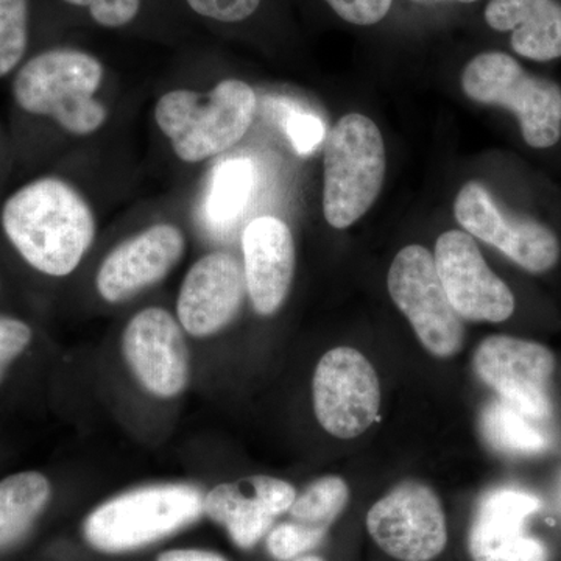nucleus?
I'll return each instance as SVG.
<instances>
[{
	"label": "nucleus",
	"mask_w": 561,
	"mask_h": 561,
	"mask_svg": "<svg viewBox=\"0 0 561 561\" xmlns=\"http://www.w3.org/2000/svg\"><path fill=\"white\" fill-rule=\"evenodd\" d=\"M0 227L33 271L62 278L79 267L95 238L91 206L57 176H41L13 192L0 208Z\"/></svg>",
	"instance_id": "1"
},
{
	"label": "nucleus",
	"mask_w": 561,
	"mask_h": 561,
	"mask_svg": "<svg viewBox=\"0 0 561 561\" xmlns=\"http://www.w3.org/2000/svg\"><path fill=\"white\" fill-rule=\"evenodd\" d=\"M105 69L90 51L50 47L33 55L14 72L11 95L27 116L49 119L69 135L101 130L108 110L95 99Z\"/></svg>",
	"instance_id": "2"
},
{
	"label": "nucleus",
	"mask_w": 561,
	"mask_h": 561,
	"mask_svg": "<svg viewBox=\"0 0 561 561\" xmlns=\"http://www.w3.org/2000/svg\"><path fill=\"white\" fill-rule=\"evenodd\" d=\"M253 88L221 80L208 94L173 90L158 99L154 119L181 161L202 162L241 142L256 113Z\"/></svg>",
	"instance_id": "3"
},
{
	"label": "nucleus",
	"mask_w": 561,
	"mask_h": 561,
	"mask_svg": "<svg viewBox=\"0 0 561 561\" xmlns=\"http://www.w3.org/2000/svg\"><path fill=\"white\" fill-rule=\"evenodd\" d=\"M386 146L378 125L359 113L343 116L328 135L323 161V214L345 230L370 210L386 180Z\"/></svg>",
	"instance_id": "4"
},
{
	"label": "nucleus",
	"mask_w": 561,
	"mask_h": 561,
	"mask_svg": "<svg viewBox=\"0 0 561 561\" xmlns=\"http://www.w3.org/2000/svg\"><path fill=\"white\" fill-rule=\"evenodd\" d=\"M203 500L201 490L184 483L128 491L88 516L84 537L98 551H135L197 522Z\"/></svg>",
	"instance_id": "5"
},
{
	"label": "nucleus",
	"mask_w": 561,
	"mask_h": 561,
	"mask_svg": "<svg viewBox=\"0 0 561 561\" xmlns=\"http://www.w3.org/2000/svg\"><path fill=\"white\" fill-rule=\"evenodd\" d=\"M461 90L472 102L515 113L523 138L534 149H549L561 138V88L531 76L504 51H483L461 72Z\"/></svg>",
	"instance_id": "6"
},
{
	"label": "nucleus",
	"mask_w": 561,
	"mask_h": 561,
	"mask_svg": "<svg viewBox=\"0 0 561 561\" xmlns=\"http://www.w3.org/2000/svg\"><path fill=\"white\" fill-rule=\"evenodd\" d=\"M387 286L391 300L411 321L424 348L437 357L459 353L465 341L463 321L453 308L434 254L426 247L402 249L391 262Z\"/></svg>",
	"instance_id": "7"
},
{
	"label": "nucleus",
	"mask_w": 561,
	"mask_h": 561,
	"mask_svg": "<svg viewBox=\"0 0 561 561\" xmlns=\"http://www.w3.org/2000/svg\"><path fill=\"white\" fill-rule=\"evenodd\" d=\"M454 216L465 232L502 251L527 272L551 271L560 260V242L551 228L504 208L478 181L460 187Z\"/></svg>",
	"instance_id": "8"
},
{
	"label": "nucleus",
	"mask_w": 561,
	"mask_h": 561,
	"mask_svg": "<svg viewBox=\"0 0 561 561\" xmlns=\"http://www.w3.org/2000/svg\"><path fill=\"white\" fill-rule=\"evenodd\" d=\"M312 391L317 420L334 437H359L378 419V375L357 350L339 346L328 351L317 365Z\"/></svg>",
	"instance_id": "9"
},
{
	"label": "nucleus",
	"mask_w": 561,
	"mask_h": 561,
	"mask_svg": "<svg viewBox=\"0 0 561 561\" xmlns=\"http://www.w3.org/2000/svg\"><path fill=\"white\" fill-rule=\"evenodd\" d=\"M367 529L383 552L400 561H431L448 542L440 497L423 482L405 481L376 502Z\"/></svg>",
	"instance_id": "10"
},
{
	"label": "nucleus",
	"mask_w": 561,
	"mask_h": 561,
	"mask_svg": "<svg viewBox=\"0 0 561 561\" xmlns=\"http://www.w3.org/2000/svg\"><path fill=\"white\" fill-rule=\"evenodd\" d=\"M472 365L501 400L534 419H551L556 356L548 346L511 335H491L476 350Z\"/></svg>",
	"instance_id": "11"
},
{
	"label": "nucleus",
	"mask_w": 561,
	"mask_h": 561,
	"mask_svg": "<svg viewBox=\"0 0 561 561\" xmlns=\"http://www.w3.org/2000/svg\"><path fill=\"white\" fill-rule=\"evenodd\" d=\"M435 267L453 308L461 319L500 323L511 319L515 297L483 260L468 232H443L435 243Z\"/></svg>",
	"instance_id": "12"
},
{
	"label": "nucleus",
	"mask_w": 561,
	"mask_h": 561,
	"mask_svg": "<svg viewBox=\"0 0 561 561\" xmlns=\"http://www.w3.org/2000/svg\"><path fill=\"white\" fill-rule=\"evenodd\" d=\"M128 367L150 393L172 398L190 381V354L175 319L161 308H147L130 320L122 337Z\"/></svg>",
	"instance_id": "13"
},
{
	"label": "nucleus",
	"mask_w": 561,
	"mask_h": 561,
	"mask_svg": "<svg viewBox=\"0 0 561 561\" xmlns=\"http://www.w3.org/2000/svg\"><path fill=\"white\" fill-rule=\"evenodd\" d=\"M245 271L227 251H213L192 265L183 280L176 312L195 337L216 334L236 319L247 294Z\"/></svg>",
	"instance_id": "14"
},
{
	"label": "nucleus",
	"mask_w": 561,
	"mask_h": 561,
	"mask_svg": "<svg viewBox=\"0 0 561 561\" xmlns=\"http://www.w3.org/2000/svg\"><path fill=\"white\" fill-rule=\"evenodd\" d=\"M186 241L175 225L147 228L111 251L99 268V294L108 302L130 300L147 287L160 283L179 264Z\"/></svg>",
	"instance_id": "15"
},
{
	"label": "nucleus",
	"mask_w": 561,
	"mask_h": 561,
	"mask_svg": "<svg viewBox=\"0 0 561 561\" xmlns=\"http://www.w3.org/2000/svg\"><path fill=\"white\" fill-rule=\"evenodd\" d=\"M540 507V500L526 491L502 489L485 494L468 537L472 561L551 560L545 542L526 531L527 518Z\"/></svg>",
	"instance_id": "16"
},
{
	"label": "nucleus",
	"mask_w": 561,
	"mask_h": 561,
	"mask_svg": "<svg viewBox=\"0 0 561 561\" xmlns=\"http://www.w3.org/2000/svg\"><path fill=\"white\" fill-rule=\"evenodd\" d=\"M297 491L289 482L271 476H251L221 483L203 500V513L220 524L241 549H251L271 531L273 523L289 512Z\"/></svg>",
	"instance_id": "17"
},
{
	"label": "nucleus",
	"mask_w": 561,
	"mask_h": 561,
	"mask_svg": "<svg viewBox=\"0 0 561 561\" xmlns=\"http://www.w3.org/2000/svg\"><path fill=\"white\" fill-rule=\"evenodd\" d=\"M243 271L254 311L278 312L295 273V242L283 220L262 216L251 220L242 234Z\"/></svg>",
	"instance_id": "18"
},
{
	"label": "nucleus",
	"mask_w": 561,
	"mask_h": 561,
	"mask_svg": "<svg viewBox=\"0 0 561 561\" xmlns=\"http://www.w3.org/2000/svg\"><path fill=\"white\" fill-rule=\"evenodd\" d=\"M486 24L511 32L512 49L534 61L561 58V3L559 0H490Z\"/></svg>",
	"instance_id": "19"
},
{
	"label": "nucleus",
	"mask_w": 561,
	"mask_h": 561,
	"mask_svg": "<svg viewBox=\"0 0 561 561\" xmlns=\"http://www.w3.org/2000/svg\"><path fill=\"white\" fill-rule=\"evenodd\" d=\"M51 497L49 479L22 471L0 481V551L18 545L32 530Z\"/></svg>",
	"instance_id": "20"
},
{
	"label": "nucleus",
	"mask_w": 561,
	"mask_h": 561,
	"mask_svg": "<svg viewBox=\"0 0 561 561\" xmlns=\"http://www.w3.org/2000/svg\"><path fill=\"white\" fill-rule=\"evenodd\" d=\"M542 423L501 398L490 402L481 415L485 442L496 451L513 456H535L551 448V434Z\"/></svg>",
	"instance_id": "21"
},
{
	"label": "nucleus",
	"mask_w": 561,
	"mask_h": 561,
	"mask_svg": "<svg viewBox=\"0 0 561 561\" xmlns=\"http://www.w3.org/2000/svg\"><path fill=\"white\" fill-rule=\"evenodd\" d=\"M253 190V165L245 158L217 165L210 180L208 217L214 224H228L245 208Z\"/></svg>",
	"instance_id": "22"
},
{
	"label": "nucleus",
	"mask_w": 561,
	"mask_h": 561,
	"mask_svg": "<svg viewBox=\"0 0 561 561\" xmlns=\"http://www.w3.org/2000/svg\"><path fill=\"white\" fill-rule=\"evenodd\" d=\"M350 501L346 482L337 476H327L312 482L289 508L291 522L313 529H330L332 523L345 511Z\"/></svg>",
	"instance_id": "23"
},
{
	"label": "nucleus",
	"mask_w": 561,
	"mask_h": 561,
	"mask_svg": "<svg viewBox=\"0 0 561 561\" xmlns=\"http://www.w3.org/2000/svg\"><path fill=\"white\" fill-rule=\"evenodd\" d=\"M32 33V0H0V79L25 61Z\"/></svg>",
	"instance_id": "24"
},
{
	"label": "nucleus",
	"mask_w": 561,
	"mask_h": 561,
	"mask_svg": "<svg viewBox=\"0 0 561 561\" xmlns=\"http://www.w3.org/2000/svg\"><path fill=\"white\" fill-rule=\"evenodd\" d=\"M105 31H127L146 14L150 0H58Z\"/></svg>",
	"instance_id": "25"
},
{
	"label": "nucleus",
	"mask_w": 561,
	"mask_h": 561,
	"mask_svg": "<svg viewBox=\"0 0 561 561\" xmlns=\"http://www.w3.org/2000/svg\"><path fill=\"white\" fill-rule=\"evenodd\" d=\"M324 535L327 530L313 529L295 522L284 523L268 534L267 549L273 559L291 561L317 548Z\"/></svg>",
	"instance_id": "26"
},
{
	"label": "nucleus",
	"mask_w": 561,
	"mask_h": 561,
	"mask_svg": "<svg viewBox=\"0 0 561 561\" xmlns=\"http://www.w3.org/2000/svg\"><path fill=\"white\" fill-rule=\"evenodd\" d=\"M32 339V328L25 321L0 313V383L14 360L28 348Z\"/></svg>",
	"instance_id": "27"
},
{
	"label": "nucleus",
	"mask_w": 561,
	"mask_h": 561,
	"mask_svg": "<svg viewBox=\"0 0 561 561\" xmlns=\"http://www.w3.org/2000/svg\"><path fill=\"white\" fill-rule=\"evenodd\" d=\"M341 20L354 25H375L389 14L393 0H323Z\"/></svg>",
	"instance_id": "28"
},
{
	"label": "nucleus",
	"mask_w": 561,
	"mask_h": 561,
	"mask_svg": "<svg viewBox=\"0 0 561 561\" xmlns=\"http://www.w3.org/2000/svg\"><path fill=\"white\" fill-rule=\"evenodd\" d=\"M284 128L295 151L300 154L311 153L324 138L323 124L313 114L291 113Z\"/></svg>",
	"instance_id": "29"
},
{
	"label": "nucleus",
	"mask_w": 561,
	"mask_h": 561,
	"mask_svg": "<svg viewBox=\"0 0 561 561\" xmlns=\"http://www.w3.org/2000/svg\"><path fill=\"white\" fill-rule=\"evenodd\" d=\"M158 561H227L219 553L198 551V549H176L162 553Z\"/></svg>",
	"instance_id": "30"
},
{
	"label": "nucleus",
	"mask_w": 561,
	"mask_h": 561,
	"mask_svg": "<svg viewBox=\"0 0 561 561\" xmlns=\"http://www.w3.org/2000/svg\"><path fill=\"white\" fill-rule=\"evenodd\" d=\"M291 561H324V560L320 559V557H317V556H301V557H297V559H294Z\"/></svg>",
	"instance_id": "31"
},
{
	"label": "nucleus",
	"mask_w": 561,
	"mask_h": 561,
	"mask_svg": "<svg viewBox=\"0 0 561 561\" xmlns=\"http://www.w3.org/2000/svg\"><path fill=\"white\" fill-rule=\"evenodd\" d=\"M459 2H461V3H472V2H478V0H459Z\"/></svg>",
	"instance_id": "32"
},
{
	"label": "nucleus",
	"mask_w": 561,
	"mask_h": 561,
	"mask_svg": "<svg viewBox=\"0 0 561 561\" xmlns=\"http://www.w3.org/2000/svg\"><path fill=\"white\" fill-rule=\"evenodd\" d=\"M0 287H2V286H0Z\"/></svg>",
	"instance_id": "33"
}]
</instances>
